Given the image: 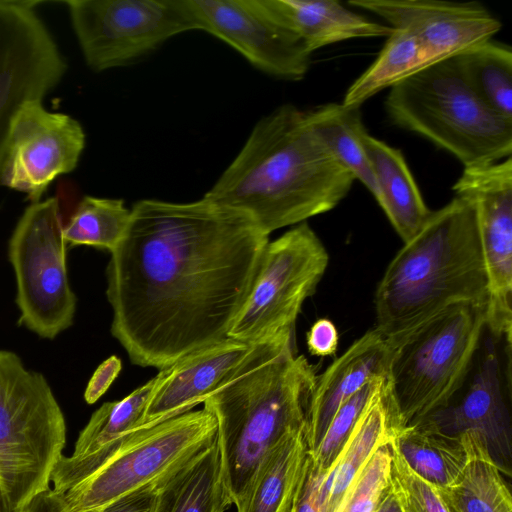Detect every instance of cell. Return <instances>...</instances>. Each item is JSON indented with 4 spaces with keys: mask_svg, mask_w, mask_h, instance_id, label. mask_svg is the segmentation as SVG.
I'll return each instance as SVG.
<instances>
[{
    "mask_svg": "<svg viewBox=\"0 0 512 512\" xmlns=\"http://www.w3.org/2000/svg\"><path fill=\"white\" fill-rule=\"evenodd\" d=\"M268 242L248 215L204 198L136 202L106 271L111 334L130 361L161 370L228 338Z\"/></svg>",
    "mask_w": 512,
    "mask_h": 512,
    "instance_id": "6da1fadb",
    "label": "cell"
},
{
    "mask_svg": "<svg viewBox=\"0 0 512 512\" xmlns=\"http://www.w3.org/2000/svg\"><path fill=\"white\" fill-rule=\"evenodd\" d=\"M355 179L284 104L262 117L204 199L248 215L267 235L335 208Z\"/></svg>",
    "mask_w": 512,
    "mask_h": 512,
    "instance_id": "7a4b0ae2",
    "label": "cell"
},
{
    "mask_svg": "<svg viewBox=\"0 0 512 512\" xmlns=\"http://www.w3.org/2000/svg\"><path fill=\"white\" fill-rule=\"evenodd\" d=\"M317 369L294 349V334L254 343L240 365L203 402L217 423L223 474L233 504L263 457L303 428Z\"/></svg>",
    "mask_w": 512,
    "mask_h": 512,
    "instance_id": "3957f363",
    "label": "cell"
},
{
    "mask_svg": "<svg viewBox=\"0 0 512 512\" xmlns=\"http://www.w3.org/2000/svg\"><path fill=\"white\" fill-rule=\"evenodd\" d=\"M487 278L473 202L432 211L391 260L375 293V330L396 336L459 304H486Z\"/></svg>",
    "mask_w": 512,
    "mask_h": 512,
    "instance_id": "277c9868",
    "label": "cell"
},
{
    "mask_svg": "<svg viewBox=\"0 0 512 512\" xmlns=\"http://www.w3.org/2000/svg\"><path fill=\"white\" fill-rule=\"evenodd\" d=\"M384 106L394 125L428 139L464 167L511 157L512 120L480 99L454 56L391 87Z\"/></svg>",
    "mask_w": 512,
    "mask_h": 512,
    "instance_id": "5b68a950",
    "label": "cell"
},
{
    "mask_svg": "<svg viewBox=\"0 0 512 512\" xmlns=\"http://www.w3.org/2000/svg\"><path fill=\"white\" fill-rule=\"evenodd\" d=\"M66 423L45 377L0 350V512H23L51 489Z\"/></svg>",
    "mask_w": 512,
    "mask_h": 512,
    "instance_id": "8992f818",
    "label": "cell"
},
{
    "mask_svg": "<svg viewBox=\"0 0 512 512\" xmlns=\"http://www.w3.org/2000/svg\"><path fill=\"white\" fill-rule=\"evenodd\" d=\"M485 321L486 304H459L387 338L386 387L400 427L449 401L476 352Z\"/></svg>",
    "mask_w": 512,
    "mask_h": 512,
    "instance_id": "52a82bcc",
    "label": "cell"
},
{
    "mask_svg": "<svg viewBox=\"0 0 512 512\" xmlns=\"http://www.w3.org/2000/svg\"><path fill=\"white\" fill-rule=\"evenodd\" d=\"M216 437V420L204 408L140 428L98 470L62 494L60 512H90L157 483L208 448Z\"/></svg>",
    "mask_w": 512,
    "mask_h": 512,
    "instance_id": "ba28073f",
    "label": "cell"
},
{
    "mask_svg": "<svg viewBox=\"0 0 512 512\" xmlns=\"http://www.w3.org/2000/svg\"><path fill=\"white\" fill-rule=\"evenodd\" d=\"M59 200L31 203L8 245L20 310L19 323L38 336L54 339L73 324L77 299L66 265Z\"/></svg>",
    "mask_w": 512,
    "mask_h": 512,
    "instance_id": "9c48e42d",
    "label": "cell"
},
{
    "mask_svg": "<svg viewBox=\"0 0 512 512\" xmlns=\"http://www.w3.org/2000/svg\"><path fill=\"white\" fill-rule=\"evenodd\" d=\"M328 262L323 243L306 222L269 241L227 337L254 344L294 334L302 305L314 294Z\"/></svg>",
    "mask_w": 512,
    "mask_h": 512,
    "instance_id": "30bf717a",
    "label": "cell"
},
{
    "mask_svg": "<svg viewBox=\"0 0 512 512\" xmlns=\"http://www.w3.org/2000/svg\"><path fill=\"white\" fill-rule=\"evenodd\" d=\"M65 3L85 62L96 72L128 65L169 38L198 30L189 0Z\"/></svg>",
    "mask_w": 512,
    "mask_h": 512,
    "instance_id": "8fae6325",
    "label": "cell"
},
{
    "mask_svg": "<svg viewBox=\"0 0 512 512\" xmlns=\"http://www.w3.org/2000/svg\"><path fill=\"white\" fill-rule=\"evenodd\" d=\"M511 339L486 325L460 386L442 407L412 423L447 436H480L503 473L511 471ZM410 425V424H409Z\"/></svg>",
    "mask_w": 512,
    "mask_h": 512,
    "instance_id": "7c38bea8",
    "label": "cell"
},
{
    "mask_svg": "<svg viewBox=\"0 0 512 512\" xmlns=\"http://www.w3.org/2000/svg\"><path fill=\"white\" fill-rule=\"evenodd\" d=\"M36 4L0 0V170L20 110L29 102L43 101L67 70Z\"/></svg>",
    "mask_w": 512,
    "mask_h": 512,
    "instance_id": "4fadbf2b",
    "label": "cell"
},
{
    "mask_svg": "<svg viewBox=\"0 0 512 512\" xmlns=\"http://www.w3.org/2000/svg\"><path fill=\"white\" fill-rule=\"evenodd\" d=\"M455 195L475 207L487 278L486 327L511 339L512 332V158L464 167Z\"/></svg>",
    "mask_w": 512,
    "mask_h": 512,
    "instance_id": "5bb4252c",
    "label": "cell"
},
{
    "mask_svg": "<svg viewBox=\"0 0 512 512\" xmlns=\"http://www.w3.org/2000/svg\"><path fill=\"white\" fill-rule=\"evenodd\" d=\"M198 30L224 41L257 69L300 80L311 53L280 19L268 0H189Z\"/></svg>",
    "mask_w": 512,
    "mask_h": 512,
    "instance_id": "9a60e30c",
    "label": "cell"
},
{
    "mask_svg": "<svg viewBox=\"0 0 512 512\" xmlns=\"http://www.w3.org/2000/svg\"><path fill=\"white\" fill-rule=\"evenodd\" d=\"M82 125L68 114L27 103L16 116L0 170V184L41 201L52 181L72 172L85 148Z\"/></svg>",
    "mask_w": 512,
    "mask_h": 512,
    "instance_id": "2e32d148",
    "label": "cell"
},
{
    "mask_svg": "<svg viewBox=\"0 0 512 512\" xmlns=\"http://www.w3.org/2000/svg\"><path fill=\"white\" fill-rule=\"evenodd\" d=\"M348 4L380 16L392 28L412 33L441 60L490 40L502 26L476 1L350 0Z\"/></svg>",
    "mask_w": 512,
    "mask_h": 512,
    "instance_id": "e0dca14e",
    "label": "cell"
},
{
    "mask_svg": "<svg viewBox=\"0 0 512 512\" xmlns=\"http://www.w3.org/2000/svg\"><path fill=\"white\" fill-rule=\"evenodd\" d=\"M226 338L159 370L140 428L189 412L216 390L252 350Z\"/></svg>",
    "mask_w": 512,
    "mask_h": 512,
    "instance_id": "ac0fdd59",
    "label": "cell"
},
{
    "mask_svg": "<svg viewBox=\"0 0 512 512\" xmlns=\"http://www.w3.org/2000/svg\"><path fill=\"white\" fill-rule=\"evenodd\" d=\"M155 377L125 398L106 402L80 432L71 456H62L52 474L53 489L61 494L98 470L127 436L140 429Z\"/></svg>",
    "mask_w": 512,
    "mask_h": 512,
    "instance_id": "d6986e66",
    "label": "cell"
},
{
    "mask_svg": "<svg viewBox=\"0 0 512 512\" xmlns=\"http://www.w3.org/2000/svg\"><path fill=\"white\" fill-rule=\"evenodd\" d=\"M390 344L372 329L317 376L309 401L305 441L308 453L319 443L340 406L373 380L387 376Z\"/></svg>",
    "mask_w": 512,
    "mask_h": 512,
    "instance_id": "ffe728a7",
    "label": "cell"
},
{
    "mask_svg": "<svg viewBox=\"0 0 512 512\" xmlns=\"http://www.w3.org/2000/svg\"><path fill=\"white\" fill-rule=\"evenodd\" d=\"M400 427L394 403L382 381L338 455L319 479L320 512H335L347 490L374 452Z\"/></svg>",
    "mask_w": 512,
    "mask_h": 512,
    "instance_id": "44dd1931",
    "label": "cell"
},
{
    "mask_svg": "<svg viewBox=\"0 0 512 512\" xmlns=\"http://www.w3.org/2000/svg\"><path fill=\"white\" fill-rule=\"evenodd\" d=\"M362 143L378 187L377 203L405 243L425 224L426 205L402 152L368 132Z\"/></svg>",
    "mask_w": 512,
    "mask_h": 512,
    "instance_id": "7402d4cb",
    "label": "cell"
},
{
    "mask_svg": "<svg viewBox=\"0 0 512 512\" xmlns=\"http://www.w3.org/2000/svg\"><path fill=\"white\" fill-rule=\"evenodd\" d=\"M280 19L314 51L356 38L388 37L393 28L373 22L335 0H268Z\"/></svg>",
    "mask_w": 512,
    "mask_h": 512,
    "instance_id": "603a6c76",
    "label": "cell"
},
{
    "mask_svg": "<svg viewBox=\"0 0 512 512\" xmlns=\"http://www.w3.org/2000/svg\"><path fill=\"white\" fill-rule=\"evenodd\" d=\"M232 504L215 440L158 483L153 512H225Z\"/></svg>",
    "mask_w": 512,
    "mask_h": 512,
    "instance_id": "cb8c5ba5",
    "label": "cell"
},
{
    "mask_svg": "<svg viewBox=\"0 0 512 512\" xmlns=\"http://www.w3.org/2000/svg\"><path fill=\"white\" fill-rule=\"evenodd\" d=\"M307 456L305 427L287 433L261 460L238 512H289Z\"/></svg>",
    "mask_w": 512,
    "mask_h": 512,
    "instance_id": "d4e9b609",
    "label": "cell"
},
{
    "mask_svg": "<svg viewBox=\"0 0 512 512\" xmlns=\"http://www.w3.org/2000/svg\"><path fill=\"white\" fill-rule=\"evenodd\" d=\"M371 65L349 86L342 104L361 107L369 98L441 61L412 33L393 28Z\"/></svg>",
    "mask_w": 512,
    "mask_h": 512,
    "instance_id": "484cf974",
    "label": "cell"
},
{
    "mask_svg": "<svg viewBox=\"0 0 512 512\" xmlns=\"http://www.w3.org/2000/svg\"><path fill=\"white\" fill-rule=\"evenodd\" d=\"M465 450V464L447 495L455 512H512V498L503 472L484 441L473 432L458 436Z\"/></svg>",
    "mask_w": 512,
    "mask_h": 512,
    "instance_id": "4316f807",
    "label": "cell"
},
{
    "mask_svg": "<svg viewBox=\"0 0 512 512\" xmlns=\"http://www.w3.org/2000/svg\"><path fill=\"white\" fill-rule=\"evenodd\" d=\"M306 113L312 129L325 147L377 201L378 187L362 143V136L367 130L360 107L327 103Z\"/></svg>",
    "mask_w": 512,
    "mask_h": 512,
    "instance_id": "83f0119b",
    "label": "cell"
},
{
    "mask_svg": "<svg viewBox=\"0 0 512 512\" xmlns=\"http://www.w3.org/2000/svg\"><path fill=\"white\" fill-rule=\"evenodd\" d=\"M390 440L410 468L428 482L448 490L459 479L465 464L459 437L410 424L394 428Z\"/></svg>",
    "mask_w": 512,
    "mask_h": 512,
    "instance_id": "f1b7e54d",
    "label": "cell"
},
{
    "mask_svg": "<svg viewBox=\"0 0 512 512\" xmlns=\"http://www.w3.org/2000/svg\"><path fill=\"white\" fill-rule=\"evenodd\" d=\"M466 81L480 99L499 115L512 120V51L490 40L454 55Z\"/></svg>",
    "mask_w": 512,
    "mask_h": 512,
    "instance_id": "f546056e",
    "label": "cell"
},
{
    "mask_svg": "<svg viewBox=\"0 0 512 512\" xmlns=\"http://www.w3.org/2000/svg\"><path fill=\"white\" fill-rule=\"evenodd\" d=\"M131 209L122 199L84 196L63 227L67 244L113 251L123 240Z\"/></svg>",
    "mask_w": 512,
    "mask_h": 512,
    "instance_id": "4dcf8cb0",
    "label": "cell"
},
{
    "mask_svg": "<svg viewBox=\"0 0 512 512\" xmlns=\"http://www.w3.org/2000/svg\"><path fill=\"white\" fill-rule=\"evenodd\" d=\"M388 445L391 452L389 487L401 512H455L446 490L415 473L390 439Z\"/></svg>",
    "mask_w": 512,
    "mask_h": 512,
    "instance_id": "1f68e13d",
    "label": "cell"
},
{
    "mask_svg": "<svg viewBox=\"0 0 512 512\" xmlns=\"http://www.w3.org/2000/svg\"><path fill=\"white\" fill-rule=\"evenodd\" d=\"M385 378L371 381L340 406L317 446L308 453L314 470L324 473L330 467L364 408Z\"/></svg>",
    "mask_w": 512,
    "mask_h": 512,
    "instance_id": "d6a6232c",
    "label": "cell"
},
{
    "mask_svg": "<svg viewBox=\"0 0 512 512\" xmlns=\"http://www.w3.org/2000/svg\"><path fill=\"white\" fill-rule=\"evenodd\" d=\"M388 443L374 452L347 490L335 512H374L379 500L389 487L391 452Z\"/></svg>",
    "mask_w": 512,
    "mask_h": 512,
    "instance_id": "836d02e7",
    "label": "cell"
},
{
    "mask_svg": "<svg viewBox=\"0 0 512 512\" xmlns=\"http://www.w3.org/2000/svg\"><path fill=\"white\" fill-rule=\"evenodd\" d=\"M159 482L134 490L90 512H153Z\"/></svg>",
    "mask_w": 512,
    "mask_h": 512,
    "instance_id": "e575fe53",
    "label": "cell"
},
{
    "mask_svg": "<svg viewBox=\"0 0 512 512\" xmlns=\"http://www.w3.org/2000/svg\"><path fill=\"white\" fill-rule=\"evenodd\" d=\"M320 473L313 469L307 456L306 466L289 512H320Z\"/></svg>",
    "mask_w": 512,
    "mask_h": 512,
    "instance_id": "d590c367",
    "label": "cell"
},
{
    "mask_svg": "<svg viewBox=\"0 0 512 512\" xmlns=\"http://www.w3.org/2000/svg\"><path fill=\"white\" fill-rule=\"evenodd\" d=\"M122 369L121 360L112 355L103 361L94 371L85 392L84 399L88 404H94L108 390Z\"/></svg>",
    "mask_w": 512,
    "mask_h": 512,
    "instance_id": "8d00e7d4",
    "label": "cell"
},
{
    "mask_svg": "<svg viewBox=\"0 0 512 512\" xmlns=\"http://www.w3.org/2000/svg\"><path fill=\"white\" fill-rule=\"evenodd\" d=\"M338 341L337 328L329 319L317 320L307 333L308 350L316 356L334 355L338 347Z\"/></svg>",
    "mask_w": 512,
    "mask_h": 512,
    "instance_id": "74e56055",
    "label": "cell"
},
{
    "mask_svg": "<svg viewBox=\"0 0 512 512\" xmlns=\"http://www.w3.org/2000/svg\"><path fill=\"white\" fill-rule=\"evenodd\" d=\"M374 512H401L400 507L390 490V487L382 495Z\"/></svg>",
    "mask_w": 512,
    "mask_h": 512,
    "instance_id": "f35d334b",
    "label": "cell"
}]
</instances>
